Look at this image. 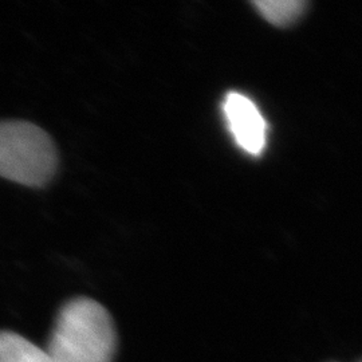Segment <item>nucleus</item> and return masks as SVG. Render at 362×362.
<instances>
[{
	"mask_svg": "<svg viewBox=\"0 0 362 362\" xmlns=\"http://www.w3.org/2000/svg\"><path fill=\"white\" fill-rule=\"evenodd\" d=\"M223 115L236 145L248 155H262L267 145V122L257 104L242 93L230 91L223 101Z\"/></svg>",
	"mask_w": 362,
	"mask_h": 362,
	"instance_id": "7ed1b4c3",
	"label": "nucleus"
},
{
	"mask_svg": "<svg viewBox=\"0 0 362 362\" xmlns=\"http://www.w3.org/2000/svg\"><path fill=\"white\" fill-rule=\"evenodd\" d=\"M258 13L274 26L285 27L294 23L305 13L306 1L302 0H262L255 1Z\"/></svg>",
	"mask_w": 362,
	"mask_h": 362,
	"instance_id": "39448f33",
	"label": "nucleus"
},
{
	"mask_svg": "<svg viewBox=\"0 0 362 362\" xmlns=\"http://www.w3.org/2000/svg\"><path fill=\"white\" fill-rule=\"evenodd\" d=\"M58 168L52 137L26 121L0 122V176L27 187H43Z\"/></svg>",
	"mask_w": 362,
	"mask_h": 362,
	"instance_id": "f03ea898",
	"label": "nucleus"
},
{
	"mask_svg": "<svg viewBox=\"0 0 362 362\" xmlns=\"http://www.w3.org/2000/svg\"><path fill=\"white\" fill-rule=\"evenodd\" d=\"M117 334L109 311L90 298H76L58 313L46 351L55 362H113Z\"/></svg>",
	"mask_w": 362,
	"mask_h": 362,
	"instance_id": "f257e3e1",
	"label": "nucleus"
},
{
	"mask_svg": "<svg viewBox=\"0 0 362 362\" xmlns=\"http://www.w3.org/2000/svg\"><path fill=\"white\" fill-rule=\"evenodd\" d=\"M0 362H55L46 349L13 332H0Z\"/></svg>",
	"mask_w": 362,
	"mask_h": 362,
	"instance_id": "20e7f679",
	"label": "nucleus"
}]
</instances>
